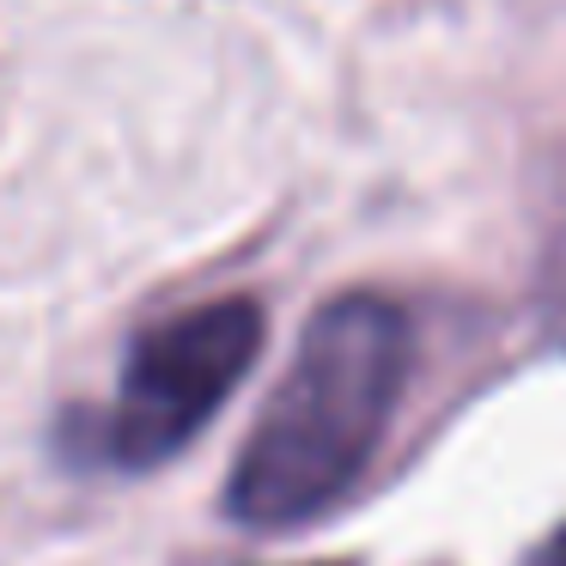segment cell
Returning a JSON list of instances; mask_svg holds the SVG:
<instances>
[{"label": "cell", "mask_w": 566, "mask_h": 566, "mask_svg": "<svg viewBox=\"0 0 566 566\" xmlns=\"http://www.w3.org/2000/svg\"><path fill=\"white\" fill-rule=\"evenodd\" d=\"M408 384V317L378 293H342L305 323L298 354L262 402L226 481L244 530H298L323 517L384 444Z\"/></svg>", "instance_id": "obj_1"}, {"label": "cell", "mask_w": 566, "mask_h": 566, "mask_svg": "<svg viewBox=\"0 0 566 566\" xmlns=\"http://www.w3.org/2000/svg\"><path fill=\"white\" fill-rule=\"evenodd\" d=\"M262 335L269 317L256 298H213L147 329L128 347L116 402L104 415V457L123 469H159L177 457L244 384Z\"/></svg>", "instance_id": "obj_2"}, {"label": "cell", "mask_w": 566, "mask_h": 566, "mask_svg": "<svg viewBox=\"0 0 566 566\" xmlns=\"http://www.w3.org/2000/svg\"><path fill=\"white\" fill-rule=\"evenodd\" d=\"M530 566H566V530H554V536L530 554Z\"/></svg>", "instance_id": "obj_3"}]
</instances>
